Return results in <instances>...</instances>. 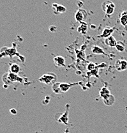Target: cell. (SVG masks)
<instances>
[{"label":"cell","instance_id":"6da1fadb","mask_svg":"<svg viewBox=\"0 0 127 133\" xmlns=\"http://www.w3.org/2000/svg\"><path fill=\"white\" fill-rule=\"evenodd\" d=\"M77 83H55L52 85V90L56 94H62L68 91L71 87L76 85Z\"/></svg>","mask_w":127,"mask_h":133},{"label":"cell","instance_id":"7a4b0ae2","mask_svg":"<svg viewBox=\"0 0 127 133\" xmlns=\"http://www.w3.org/2000/svg\"><path fill=\"white\" fill-rule=\"evenodd\" d=\"M38 80L40 82L45 83V84H48V85H51V84L52 85L55 83H56L57 76L53 73H48V74H44L42 76H41Z\"/></svg>","mask_w":127,"mask_h":133},{"label":"cell","instance_id":"3957f363","mask_svg":"<svg viewBox=\"0 0 127 133\" xmlns=\"http://www.w3.org/2000/svg\"><path fill=\"white\" fill-rule=\"evenodd\" d=\"M102 10L103 12H105L107 16H111L113 14L114 12V10H115V5L112 1H109V0H107L103 2L102 5Z\"/></svg>","mask_w":127,"mask_h":133},{"label":"cell","instance_id":"277c9868","mask_svg":"<svg viewBox=\"0 0 127 133\" xmlns=\"http://www.w3.org/2000/svg\"><path fill=\"white\" fill-rule=\"evenodd\" d=\"M88 17V13L84 9H79L75 14V19L76 21L83 23Z\"/></svg>","mask_w":127,"mask_h":133},{"label":"cell","instance_id":"5b68a950","mask_svg":"<svg viewBox=\"0 0 127 133\" xmlns=\"http://www.w3.org/2000/svg\"><path fill=\"white\" fill-rule=\"evenodd\" d=\"M69 109H70V106L68 104L66 105V111L64 113L61 115V116L58 117V118L56 119L58 122L64 124L65 125L68 124V115H69Z\"/></svg>","mask_w":127,"mask_h":133},{"label":"cell","instance_id":"8992f818","mask_svg":"<svg viewBox=\"0 0 127 133\" xmlns=\"http://www.w3.org/2000/svg\"><path fill=\"white\" fill-rule=\"evenodd\" d=\"M115 67L118 71H123L127 69V61L123 59L116 60L115 63Z\"/></svg>","mask_w":127,"mask_h":133},{"label":"cell","instance_id":"52a82bcc","mask_svg":"<svg viewBox=\"0 0 127 133\" xmlns=\"http://www.w3.org/2000/svg\"><path fill=\"white\" fill-rule=\"evenodd\" d=\"M52 10H53L54 13L56 15L64 13L67 10V8H66L65 6L62 5H59V4L56 3L52 4Z\"/></svg>","mask_w":127,"mask_h":133},{"label":"cell","instance_id":"ba28073f","mask_svg":"<svg viewBox=\"0 0 127 133\" xmlns=\"http://www.w3.org/2000/svg\"><path fill=\"white\" fill-rule=\"evenodd\" d=\"M102 100H103V102L105 105H106L107 106H111L115 102L116 99L114 95H112V94H110L108 96L103 98Z\"/></svg>","mask_w":127,"mask_h":133},{"label":"cell","instance_id":"9c48e42d","mask_svg":"<svg viewBox=\"0 0 127 133\" xmlns=\"http://www.w3.org/2000/svg\"><path fill=\"white\" fill-rule=\"evenodd\" d=\"M114 28L110 27H106L103 29V31H102V35H100V37H103V38H108V37L112 36L113 32H114Z\"/></svg>","mask_w":127,"mask_h":133},{"label":"cell","instance_id":"30bf717a","mask_svg":"<svg viewBox=\"0 0 127 133\" xmlns=\"http://www.w3.org/2000/svg\"><path fill=\"white\" fill-rule=\"evenodd\" d=\"M54 62L55 65L58 66H65V59L61 56H56L54 58Z\"/></svg>","mask_w":127,"mask_h":133},{"label":"cell","instance_id":"8fae6325","mask_svg":"<svg viewBox=\"0 0 127 133\" xmlns=\"http://www.w3.org/2000/svg\"><path fill=\"white\" fill-rule=\"evenodd\" d=\"M105 44L108 45L109 47L113 48V47H115L116 45L117 41L113 36H110V37L106 38L105 39Z\"/></svg>","mask_w":127,"mask_h":133},{"label":"cell","instance_id":"7c38bea8","mask_svg":"<svg viewBox=\"0 0 127 133\" xmlns=\"http://www.w3.org/2000/svg\"><path fill=\"white\" fill-rule=\"evenodd\" d=\"M119 21L121 24L124 27L127 26V10H125L122 12L120 15Z\"/></svg>","mask_w":127,"mask_h":133},{"label":"cell","instance_id":"4fadbf2b","mask_svg":"<svg viewBox=\"0 0 127 133\" xmlns=\"http://www.w3.org/2000/svg\"><path fill=\"white\" fill-rule=\"evenodd\" d=\"M91 52L95 55H105V52H104L103 49L100 46L98 45H93L91 48Z\"/></svg>","mask_w":127,"mask_h":133},{"label":"cell","instance_id":"5bb4252c","mask_svg":"<svg viewBox=\"0 0 127 133\" xmlns=\"http://www.w3.org/2000/svg\"><path fill=\"white\" fill-rule=\"evenodd\" d=\"M77 31L78 32L82 33V34H86L88 31V24L85 22L83 23H81V25L79 26V27L77 29Z\"/></svg>","mask_w":127,"mask_h":133},{"label":"cell","instance_id":"9a60e30c","mask_svg":"<svg viewBox=\"0 0 127 133\" xmlns=\"http://www.w3.org/2000/svg\"><path fill=\"white\" fill-rule=\"evenodd\" d=\"M110 94H110V91L107 88H106L105 87H103L102 88L99 95H100V97H101L102 99H103V98L108 96V95H110Z\"/></svg>","mask_w":127,"mask_h":133},{"label":"cell","instance_id":"2e32d148","mask_svg":"<svg viewBox=\"0 0 127 133\" xmlns=\"http://www.w3.org/2000/svg\"><path fill=\"white\" fill-rule=\"evenodd\" d=\"M10 72L12 73H13V74H18V73L20 72V66H19V65L16 64V63H13V64H12L10 65Z\"/></svg>","mask_w":127,"mask_h":133},{"label":"cell","instance_id":"e0dca14e","mask_svg":"<svg viewBox=\"0 0 127 133\" xmlns=\"http://www.w3.org/2000/svg\"><path fill=\"white\" fill-rule=\"evenodd\" d=\"M116 49L119 52H123L125 50V46L124 45L123 42H122L121 41H118L117 42V44L115 46Z\"/></svg>","mask_w":127,"mask_h":133},{"label":"cell","instance_id":"ac0fdd59","mask_svg":"<svg viewBox=\"0 0 127 133\" xmlns=\"http://www.w3.org/2000/svg\"><path fill=\"white\" fill-rule=\"evenodd\" d=\"M95 68H96V66H95V63H89L87 66V70H89V71H93V70H95Z\"/></svg>","mask_w":127,"mask_h":133},{"label":"cell","instance_id":"d6986e66","mask_svg":"<svg viewBox=\"0 0 127 133\" xmlns=\"http://www.w3.org/2000/svg\"><path fill=\"white\" fill-rule=\"evenodd\" d=\"M64 133H70V131H69V129H66V130L65 131Z\"/></svg>","mask_w":127,"mask_h":133}]
</instances>
